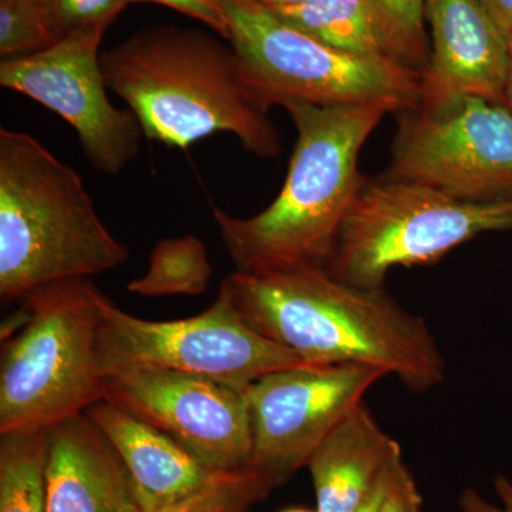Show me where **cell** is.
I'll use <instances>...</instances> for the list:
<instances>
[{"mask_svg":"<svg viewBox=\"0 0 512 512\" xmlns=\"http://www.w3.org/2000/svg\"><path fill=\"white\" fill-rule=\"evenodd\" d=\"M382 512H423V498L406 464L400 468L384 501Z\"/></svg>","mask_w":512,"mask_h":512,"instance_id":"d4e9b609","label":"cell"},{"mask_svg":"<svg viewBox=\"0 0 512 512\" xmlns=\"http://www.w3.org/2000/svg\"><path fill=\"white\" fill-rule=\"evenodd\" d=\"M60 37L109 29L131 0H45Z\"/></svg>","mask_w":512,"mask_h":512,"instance_id":"603a6c76","label":"cell"},{"mask_svg":"<svg viewBox=\"0 0 512 512\" xmlns=\"http://www.w3.org/2000/svg\"><path fill=\"white\" fill-rule=\"evenodd\" d=\"M403 464L404 461H400L392 470L387 471L382 480L373 488L369 497L366 498L365 503L360 505L355 512H382L387 494H389L390 488H392L394 480H396L397 474H399V470L402 468Z\"/></svg>","mask_w":512,"mask_h":512,"instance_id":"4316f807","label":"cell"},{"mask_svg":"<svg viewBox=\"0 0 512 512\" xmlns=\"http://www.w3.org/2000/svg\"><path fill=\"white\" fill-rule=\"evenodd\" d=\"M99 363L104 379L157 367L207 377L241 393L276 370L308 365L249 326L224 285L207 311L165 322L130 315L100 291Z\"/></svg>","mask_w":512,"mask_h":512,"instance_id":"ba28073f","label":"cell"},{"mask_svg":"<svg viewBox=\"0 0 512 512\" xmlns=\"http://www.w3.org/2000/svg\"><path fill=\"white\" fill-rule=\"evenodd\" d=\"M284 512H318V511H309V510H288Z\"/></svg>","mask_w":512,"mask_h":512,"instance_id":"4dcf8cb0","label":"cell"},{"mask_svg":"<svg viewBox=\"0 0 512 512\" xmlns=\"http://www.w3.org/2000/svg\"><path fill=\"white\" fill-rule=\"evenodd\" d=\"M382 177L426 185L463 201L512 198V111L480 97L397 114Z\"/></svg>","mask_w":512,"mask_h":512,"instance_id":"9c48e42d","label":"cell"},{"mask_svg":"<svg viewBox=\"0 0 512 512\" xmlns=\"http://www.w3.org/2000/svg\"><path fill=\"white\" fill-rule=\"evenodd\" d=\"M266 9L292 28L343 52L394 60L375 0H312Z\"/></svg>","mask_w":512,"mask_h":512,"instance_id":"e0dca14e","label":"cell"},{"mask_svg":"<svg viewBox=\"0 0 512 512\" xmlns=\"http://www.w3.org/2000/svg\"><path fill=\"white\" fill-rule=\"evenodd\" d=\"M104 33H73L36 55L2 60L0 84L66 120L94 171L119 175L140 153L144 133L133 111L107 96L99 52Z\"/></svg>","mask_w":512,"mask_h":512,"instance_id":"8fae6325","label":"cell"},{"mask_svg":"<svg viewBox=\"0 0 512 512\" xmlns=\"http://www.w3.org/2000/svg\"><path fill=\"white\" fill-rule=\"evenodd\" d=\"M224 40L180 26L138 30L101 53L104 80L126 101L147 140L188 148L228 133L255 156L278 157L282 141L269 110L256 99L241 59Z\"/></svg>","mask_w":512,"mask_h":512,"instance_id":"7a4b0ae2","label":"cell"},{"mask_svg":"<svg viewBox=\"0 0 512 512\" xmlns=\"http://www.w3.org/2000/svg\"><path fill=\"white\" fill-rule=\"evenodd\" d=\"M505 37L512 29V0H480Z\"/></svg>","mask_w":512,"mask_h":512,"instance_id":"83f0119b","label":"cell"},{"mask_svg":"<svg viewBox=\"0 0 512 512\" xmlns=\"http://www.w3.org/2000/svg\"><path fill=\"white\" fill-rule=\"evenodd\" d=\"M271 490V485L254 473L237 474L158 512H248L249 505Z\"/></svg>","mask_w":512,"mask_h":512,"instance_id":"7402d4cb","label":"cell"},{"mask_svg":"<svg viewBox=\"0 0 512 512\" xmlns=\"http://www.w3.org/2000/svg\"><path fill=\"white\" fill-rule=\"evenodd\" d=\"M134 2H153L168 6L190 18L200 20L229 42V22L224 0H131V3Z\"/></svg>","mask_w":512,"mask_h":512,"instance_id":"cb8c5ba5","label":"cell"},{"mask_svg":"<svg viewBox=\"0 0 512 512\" xmlns=\"http://www.w3.org/2000/svg\"><path fill=\"white\" fill-rule=\"evenodd\" d=\"M495 493L501 500V505H494L484 500L483 495L466 488L458 498V508L461 512H512V483L507 477L498 476L494 481Z\"/></svg>","mask_w":512,"mask_h":512,"instance_id":"484cf974","label":"cell"},{"mask_svg":"<svg viewBox=\"0 0 512 512\" xmlns=\"http://www.w3.org/2000/svg\"><path fill=\"white\" fill-rule=\"evenodd\" d=\"M212 266L204 242L194 235L167 238L158 242L150 254L146 275L134 279L127 291L136 295L197 296L207 291Z\"/></svg>","mask_w":512,"mask_h":512,"instance_id":"d6986e66","label":"cell"},{"mask_svg":"<svg viewBox=\"0 0 512 512\" xmlns=\"http://www.w3.org/2000/svg\"><path fill=\"white\" fill-rule=\"evenodd\" d=\"M229 43L256 99L271 110L289 101L322 107L419 109L421 73L387 57L343 52L292 28L254 0H224Z\"/></svg>","mask_w":512,"mask_h":512,"instance_id":"8992f818","label":"cell"},{"mask_svg":"<svg viewBox=\"0 0 512 512\" xmlns=\"http://www.w3.org/2000/svg\"><path fill=\"white\" fill-rule=\"evenodd\" d=\"M99 293L89 279H69L20 299L23 322L0 360V434L52 429L106 399Z\"/></svg>","mask_w":512,"mask_h":512,"instance_id":"5b68a950","label":"cell"},{"mask_svg":"<svg viewBox=\"0 0 512 512\" xmlns=\"http://www.w3.org/2000/svg\"><path fill=\"white\" fill-rule=\"evenodd\" d=\"M403 461L402 447L365 403L326 437L306 467L318 512H355L387 471Z\"/></svg>","mask_w":512,"mask_h":512,"instance_id":"2e32d148","label":"cell"},{"mask_svg":"<svg viewBox=\"0 0 512 512\" xmlns=\"http://www.w3.org/2000/svg\"><path fill=\"white\" fill-rule=\"evenodd\" d=\"M264 8H285V6H296L302 5V3L312 2V0H254Z\"/></svg>","mask_w":512,"mask_h":512,"instance_id":"f546056e","label":"cell"},{"mask_svg":"<svg viewBox=\"0 0 512 512\" xmlns=\"http://www.w3.org/2000/svg\"><path fill=\"white\" fill-rule=\"evenodd\" d=\"M130 249L101 221L82 177L22 131L0 130V298L87 279L126 264Z\"/></svg>","mask_w":512,"mask_h":512,"instance_id":"277c9868","label":"cell"},{"mask_svg":"<svg viewBox=\"0 0 512 512\" xmlns=\"http://www.w3.org/2000/svg\"><path fill=\"white\" fill-rule=\"evenodd\" d=\"M49 512H143L116 448L86 413L49 429Z\"/></svg>","mask_w":512,"mask_h":512,"instance_id":"5bb4252c","label":"cell"},{"mask_svg":"<svg viewBox=\"0 0 512 512\" xmlns=\"http://www.w3.org/2000/svg\"><path fill=\"white\" fill-rule=\"evenodd\" d=\"M384 376L363 365H305L261 377L245 392L252 473L272 488L288 481Z\"/></svg>","mask_w":512,"mask_h":512,"instance_id":"30bf717a","label":"cell"},{"mask_svg":"<svg viewBox=\"0 0 512 512\" xmlns=\"http://www.w3.org/2000/svg\"><path fill=\"white\" fill-rule=\"evenodd\" d=\"M106 399L163 431L215 473H252L245 393L207 377L140 367L107 377Z\"/></svg>","mask_w":512,"mask_h":512,"instance_id":"7c38bea8","label":"cell"},{"mask_svg":"<svg viewBox=\"0 0 512 512\" xmlns=\"http://www.w3.org/2000/svg\"><path fill=\"white\" fill-rule=\"evenodd\" d=\"M430 59L421 74V109L461 97L505 104L507 37L480 0H426Z\"/></svg>","mask_w":512,"mask_h":512,"instance_id":"4fadbf2b","label":"cell"},{"mask_svg":"<svg viewBox=\"0 0 512 512\" xmlns=\"http://www.w3.org/2000/svg\"><path fill=\"white\" fill-rule=\"evenodd\" d=\"M507 82H505V106L512 111V29L507 37Z\"/></svg>","mask_w":512,"mask_h":512,"instance_id":"f1b7e54d","label":"cell"},{"mask_svg":"<svg viewBox=\"0 0 512 512\" xmlns=\"http://www.w3.org/2000/svg\"><path fill=\"white\" fill-rule=\"evenodd\" d=\"M222 285L249 326L308 365L376 367L416 393L444 382L446 360L429 325L384 288L346 284L325 268L235 271Z\"/></svg>","mask_w":512,"mask_h":512,"instance_id":"6da1fadb","label":"cell"},{"mask_svg":"<svg viewBox=\"0 0 512 512\" xmlns=\"http://www.w3.org/2000/svg\"><path fill=\"white\" fill-rule=\"evenodd\" d=\"M298 140L284 187L264 211L212 217L237 272L272 274L326 268L340 228L362 184L359 154L387 113L373 107H322L289 101Z\"/></svg>","mask_w":512,"mask_h":512,"instance_id":"3957f363","label":"cell"},{"mask_svg":"<svg viewBox=\"0 0 512 512\" xmlns=\"http://www.w3.org/2000/svg\"><path fill=\"white\" fill-rule=\"evenodd\" d=\"M60 40L45 0H0L2 60L36 55Z\"/></svg>","mask_w":512,"mask_h":512,"instance_id":"ffe728a7","label":"cell"},{"mask_svg":"<svg viewBox=\"0 0 512 512\" xmlns=\"http://www.w3.org/2000/svg\"><path fill=\"white\" fill-rule=\"evenodd\" d=\"M49 429L0 434V512H49Z\"/></svg>","mask_w":512,"mask_h":512,"instance_id":"ac0fdd59","label":"cell"},{"mask_svg":"<svg viewBox=\"0 0 512 512\" xmlns=\"http://www.w3.org/2000/svg\"><path fill=\"white\" fill-rule=\"evenodd\" d=\"M394 60L423 74L430 59L426 0H375Z\"/></svg>","mask_w":512,"mask_h":512,"instance_id":"44dd1931","label":"cell"},{"mask_svg":"<svg viewBox=\"0 0 512 512\" xmlns=\"http://www.w3.org/2000/svg\"><path fill=\"white\" fill-rule=\"evenodd\" d=\"M512 231V198L463 201L426 185L363 177L326 271L380 289L396 266L436 264L481 234Z\"/></svg>","mask_w":512,"mask_h":512,"instance_id":"52a82bcc","label":"cell"},{"mask_svg":"<svg viewBox=\"0 0 512 512\" xmlns=\"http://www.w3.org/2000/svg\"><path fill=\"white\" fill-rule=\"evenodd\" d=\"M123 460L143 512H158L237 474L215 473L170 436L111 400L86 412Z\"/></svg>","mask_w":512,"mask_h":512,"instance_id":"9a60e30c","label":"cell"}]
</instances>
